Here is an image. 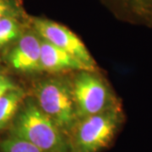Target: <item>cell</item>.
<instances>
[{
	"label": "cell",
	"mask_w": 152,
	"mask_h": 152,
	"mask_svg": "<svg viewBox=\"0 0 152 152\" xmlns=\"http://www.w3.org/2000/svg\"><path fill=\"white\" fill-rule=\"evenodd\" d=\"M33 98L44 113L69 137L78 122L73 96L72 80L55 76L37 83Z\"/></svg>",
	"instance_id": "3957f363"
},
{
	"label": "cell",
	"mask_w": 152,
	"mask_h": 152,
	"mask_svg": "<svg viewBox=\"0 0 152 152\" xmlns=\"http://www.w3.org/2000/svg\"><path fill=\"white\" fill-rule=\"evenodd\" d=\"M9 62L11 67L19 72H42L41 37L31 26L17 40L15 47L10 53Z\"/></svg>",
	"instance_id": "8992f818"
},
{
	"label": "cell",
	"mask_w": 152,
	"mask_h": 152,
	"mask_svg": "<svg viewBox=\"0 0 152 152\" xmlns=\"http://www.w3.org/2000/svg\"><path fill=\"white\" fill-rule=\"evenodd\" d=\"M18 16H8L0 20V47L18 40L23 34Z\"/></svg>",
	"instance_id": "30bf717a"
},
{
	"label": "cell",
	"mask_w": 152,
	"mask_h": 152,
	"mask_svg": "<svg viewBox=\"0 0 152 152\" xmlns=\"http://www.w3.org/2000/svg\"><path fill=\"white\" fill-rule=\"evenodd\" d=\"M0 152H46L27 140L9 134L0 142Z\"/></svg>",
	"instance_id": "8fae6325"
},
{
	"label": "cell",
	"mask_w": 152,
	"mask_h": 152,
	"mask_svg": "<svg viewBox=\"0 0 152 152\" xmlns=\"http://www.w3.org/2000/svg\"><path fill=\"white\" fill-rule=\"evenodd\" d=\"M26 97V92L19 87L0 97V133L14 119Z\"/></svg>",
	"instance_id": "9c48e42d"
},
{
	"label": "cell",
	"mask_w": 152,
	"mask_h": 152,
	"mask_svg": "<svg viewBox=\"0 0 152 152\" xmlns=\"http://www.w3.org/2000/svg\"><path fill=\"white\" fill-rule=\"evenodd\" d=\"M15 88H18V86L10 78H9L8 76L0 75V97L8 91Z\"/></svg>",
	"instance_id": "4fadbf2b"
},
{
	"label": "cell",
	"mask_w": 152,
	"mask_h": 152,
	"mask_svg": "<svg viewBox=\"0 0 152 152\" xmlns=\"http://www.w3.org/2000/svg\"><path fill=\"white\" fill-rule=\"evenodd\" d=\"M113 10L127 21L152 26V0H106Z\"/></svg>",
	"instance_id": "ba28073f"
},
{
	"label": "cell",
	"mask_w": 152,
	"mask_h": 152,
	"mask_svg": "<svg viewBox=\"0 0 152 152\" xmlns=\"http://www.w3.org/2000/svg\"><path fill=\"white\" fill-rule=\"evenodd\" d=\"M41 69L48 73L91 70L75 57L41 37Z\"/></svg>",
	"instance_id": "52a82bcc"
},
{
	"label": "cell",
	"mask_w": 152,
	"mask_h": 152,
	"mask_svg": "<svg viewBox=\"0 0 152 152\" xmlns=\"http://www.w3.org/2000/svg\"><path fill=\"white\" fill-rule=\"evenodd\" d=\"M72 88L78 120L120 103L96 71H78L72 80Z\"/></svg>",
	"instance_id": "277c9868"
},
{
	"label": "cell",
	"mask_w": 152,
	"mask_h": 152,
	"mask_svg": "<svg viewBox=\"0 0 152 152\" xmlns=\"http://www.w3.org/2000/svg\"><path fill=\"white\" fill-rule=\"evenodd\" d=\"M19 7L14 0H0V20L8 16H18Z\"/></svg>",
	"instance_id": "7c38bea8"
},
{
	"label": "cell",
	"mask_w": 152,
	"mask_h": 152,
	"mask_svg": "<svg viewBox=\"0 0 152 152\" xmlns=\"http://www.w3.org/2000/svg\"><path fill=\"white\" fill-rule=\"evenodd\" d=\"M124 121L121 103L78 120L68 137L70 152H99L108 146Z\"/></svg>",
	"instance_id": "7a4b0ae2"
},
{
	"label": "cell",
	"mask_w": 152,
	"mask_h": 152,
	"mask_svg": "<svg viewBox=\"0 0 152 152\" xmlns=\"http://www.w3.org/2000/svg\"><path fill=\"white\" fill-rule=\"evenodd\" d=\"M28 22L40 37L63 49L91 70H97L96 63L86 45L65 26L41 17H30Z\"/></svg>",
	"instance_id": "5b68a950"
},
{
	"label": "cell",
	"mask_w": 152,
	"mask_h": 152,
	"mask_svg": "<svg viewBox=\"0 0 152 152\" xmlns=\"http://www.w3.org/2000/svg\"><path fill=\"white\" fill-rule=\"evenodd\" d=\"M10 134L46 152H70L67 136L39 108L33 97H26L22 102L13 119Z\"/></svg>",
	"instance_id": "6da1fadb"
}]
</instances>
